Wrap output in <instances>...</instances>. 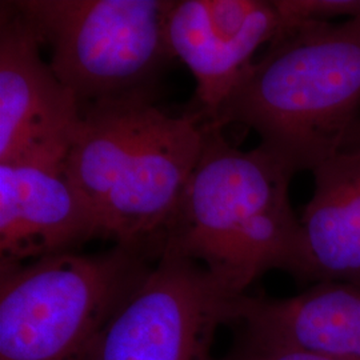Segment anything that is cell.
Returning <instances> with one entry per match:
<instances>
[{"mask_svg": "<svg viewBox=\"0 0 360 360\" xmlns=\"http://www.w3.org/2000/svg\"><path fill=\"white\" fill-rule=\"evenodd\" d=\"M326 19H287L208 123L254 129L260 146L312 171L360 117V0H316ZM283 15V13H282Z\"/></svg>", "mask_w": 360, "mask_h": 360, "instance_id": "obj_1", "label": "cell"}, {"mask_svg": "<svg viewBox=\"0 0 360 360\" xmlns=\"http://www.w3.org/2000/svg\"><path fill=\"white\" fill-rule=\"evenodd\" d=\"M203 123V147L165 232L160 254L193 259L232 295L270 270L297 275L300 220L290 202L295 168L263 146L243 151Z\"/></svg>", "mask_w": 360, "mask_h": 360, "instance_id": "obj_2", "label": "cell"}, {"mask_svg": "<svg viewBox=\"0 0 360 360\" xmlns=\"http://www.w3.org/2000/svg\"><path fill=\"white\" fill-rule=\"evenodd\" d=\"M198 111L168 115L154 98L82 107L65 174L84 196L99 238L159 257L203 147Z\"/></svg>", "mask_w": 360, "mask_h": 360, "instance_id": "obj_3", "label": "cell"}, {"mask_svg": "<svg viewBox=\"0 0 360 360\" xmlns=\"http://www.w3.org/2000/svg\"><path fill=\"white\" fill-rule=\"evenodd\" d=\"M115 245L0 267V360H87L105 324L150 270Z\"/></svg>", "mask_w": 360, "mask_h": 360, "instance_id": "obj_4", "label": "cell"}, {"mask_svg": "<svg viewBox=\"0 0 360 360\" xmlns=\"http://www.w3.org/2000/svg\"><path fill=\"white\" fill-rule=\"evenodd\" d=\"M15 6L51 49L50 67L82 107L154 98L172 55V0H18Z\"/></svg>", "mask_w": 360, "mask_h": 360, "instance_id": "obj_5", "label": "cell"}, {"mask_svg": "<svg viewBox=\"0 0 360 360\" xmlns=\"http://www.w3.org/2000/svg\"><path fill=\"white\" fill-rule=\"evenodd\" d=\"M238 297L200 263L165 251L105 324L87 360H214L215 334L233 321Z\"/></svg>", "mask_w": 360, "mask_h": 360, "instance_id": "obj_6", "label": "cell"}, {"mask_svg": "<svg viewBox=\"0 0 360 360\" xmlns=\"http://www.w3.org/2000/svg\"><path fill=\"white\" fill-rule=\"evenodd\" d=\"M15 1L0 3V163L65 167L82 123L72 91L40 55Z\"/></svg>", "mask_w": 360, "mask_h": 360, "instance_id": "obj_7", "label": "cell"}, {"mask_svg": "<svg viewBox=\"0 0 360 360\" xmlns=\"http://www.w3.org/2000/svg\"><path fill=\"white\" fill-rule=\"evenodd\" d=\"M285 20L276 0H172L167 43L196 82V108L205 122L247 75L257 52Z\"/></svg>", "mask_w": 360, "mask_h": 360, "instance_id": "obj_8", "label": "cell"}, {"mask_svg": "<svg viewBox=\"0 0 360 360\" xmlns=\"http://www.w3.org/2000/svg\"><path fill=\"white\" fill-rule=\"evenodd\" d=\"M99 238L65 167L0 163V267L70 252Z\"/></svg>", "mask_w": 360, "mask_h": 360, "instance_id": "obj_9", "label": "cell"}, {"mask_svg": "<svg viewBox=\"0 0 360 360\" xmlns=\"http://www.w3.org/2000/svg\"><path fill=\"white\" fill-rule=\"evenodd\" d=\"M233 321L247 345L283 348L327 360H360V285L321 282L292 297L240 295Z\"/></svg>", "mask_w": 360, "mask_h": 360, "instance_id": "obj_10", "label": "cell"}, {"mask_svg": "<svg viewBox=\"0 0 360 360\" xmlns=\"http://www.w3.org/2000/svg\"><path fill=\"white\" fill-rule=\"evenodd\" d=\"M311 172L296 278L360 285V153L340 151Z\"/></svg>", "mask_w": 360, "mask_h": 360, "instance_id": "obj_11", "label": "cell"}, {"mask_svg": "<svg viewBox=\"0 0 360 360\" xmlns=\"http://www.w3.org/2000/svg\"><path fill=\"white\" fill-rule=\"evenodd\" d=\"M224 360H327L300 351L283 348L259 347L247 345L245 349L235 356Z\"/></svg>", "mask_w": 360, "mask_h": 360, "instance_id": "obj_12", "label": "cell"}, {"mask_svg": "<svg viewBox=\"0 0 360 360\" xmlns=\"http://www.w3.org/2000/svg\"><path fill=\"white\" fill-rule=\"evenodd\" d=\"M340 151H354L360 153V117L356 123L348 131L347 136L343 143Z\"/></svg>", "mask_w": 360, "mask_h": 360, "instance_id": "obj_13", "label": "cell"}]
</instances>
